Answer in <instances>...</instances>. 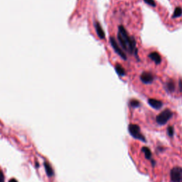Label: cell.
<instances>
[{
	"mask_svg": "<svg viewBox=\"0 0 182 182\" xmlns=\"http://www.w3.org/2000/svg\"><path fill=\"white\" fill-rule=\"evenodd\" d=\"M117 38L120 45L125 51H129L131 54H133L134 51L136 50V40L134 36H129L124 26H119Z\"/></svg>",
	"mask_w": 182,
	"mask_h": 182,
	"instance_id": "1",
	"label": "cell"
},
{
	"mask_svg": "<svg viewBox=\"0 0 182 182\" xmlns=\"http://www.w3.org/2000/svg\"><path fill=\"white\" fill-rule=\"evenodd\" d=\"M128 131L130 135L133 138L138 139L139 141H142L143 142H146V138L144 135L141 132V129L139 125L136 124H130L128 126Z\"/></svg>",
	"mask_w": 182,
	"mask_h": 182,
	"instance_id": "2",
	"label": "cell"
},
{
	"mask_svg": "<svg viewBox=\"0 0 182 182\" xmlns=\"http://www.w3.org/2000/svg\"><path fill=\"white\" fill-rule=\"evenodd\" d=\"M173 115L174 114H173L172 111H171L170 109H164V111L160 112V114L156 117L157 123L160 125H164L167 124V122L172 117Z\"/></svg>",
	"mask_w": 182,
	"mask_h": 182,
	"instance_id": "3",
	"label": "cell"
},
{
	"mask_svg": "<svg viewBox=\"0 0 182 182\" xmlns=\"http://www.w3.org/2000/svg\"><path fill=\"white\" fill-rule=\"evenodd\" d=\"M171 182H182V168L175 167L170 171Z\"/></svg>",
	"mask_w": 182,
	"mask_h": 182,
	"instance_id": "4",
	"label": "cell"
},
{
	"mask_svg": "<svg viewBox=\"0 0 182 182\" xmlns=\"http://www.w3.org/2000/svg\"><path fill=\"white\" fill-rule=\"evenodd\" d=\"M109 41H110L111 46H112L113 49H114L115 51L117 54L119 55L120 57H121L122 58H123L124 60H127V56L125 55L124 51H123L120 48L119 45H118V44L117 43V41H116L115 38L114 37H110V38H109Z\"/></svg>",
	"mask_w": 182,
	"mask_h": 182,
	"instance_id": "5",
	"label": "cell"
},
{
	"mask_svg": "<svg viewBox=\"0 0 182 182\" xmlns=\"http://www.w3.org/2000/svg\"><path fill=\"white\" fill-rule=\"evenodd\" d=\"M154 79V78L152 73H149V72H143L140 75L141 81L145 84L152 83Z\"/></svg>",
	"mask_w": 182,
	"mask_h": 182,
	"instance_id": "6",
	"label": "cell"
},
{
	"mask_svg": "<svg viewBox=\"0 0 182 182\" xmlns=\"http://www.w3.org/2000/svg\"><path fill=\"white\" fill-rule=\"evenodd\" d=\"M142 152L144 153V157L147 160L151 161L153 167H154L155 164H156V162L153 160L152 158V154L151 150H150L147 146H143L142 148Z\"/></svg>",
	"mask_w": 182,
	"mask_h": 182,
	"instance_id": "7",
	"label": "cell"
},
{
	"mask_svg": "<svg viewBox=\"0 0 182 182\" xmlns=\"http://www.w3.org/2000/svg\"><path fill=\"white\" fill-rule=\"evenodd\" d=\"M94 26L95 28V31H96L97 34L100 39H104L105 38V33L104 32L103 29H102L101 25L98 22L95 21L94 22Z\"/></svg>",
	"mask_w": 182,
	"mask_h": 182,
	"instance_id": "8",
	"label": "cell"
},
{
	"mask_svg": "<svg viewBox=\"0 0 182 182\" xmlns=\"http://www.w3.org/2000/svg\"><path fill=\"white\" fill-rule=\"evenodd\" d=\"M148 103H149V105L151 106V107H152L153 108L156 109H160L161 107L163 106V103H162V101L153 98L149 99V100H148Z\"/></svg>",
	"mask_w": 182,
	"mask_h": 182,
	"instance_id": "9",
	"label": "cell"
},
{
	"mask_svg": "<svg viewBox=\"0 0 182 182\" xmlns=\"http://www.w3.org/2000/svg\"><path fill=\"white\" fill-rule=\"evenodd\" d=\"M149 57L151 58L157 65L160 64L161 62H162V57H161L160 55L159 54V53L155 52V51L150 53L149 54Z\"/></svg>",
	"mask_w": 182,
	"mask_h": 182,
	"instance_id": "10",
	"label": "cell"
},
{
	"mask_svg": "<svg viewBox=\"0 0 182 182\" xmlns=\"http://www.w3.org/2000/svg\"><path fill=\"white\" fill-rule=\"evenodd\" d=\"M44 167H45L46 173L47 176H49V177H51V176H54V169H53L52 167L51 166V164H49V162H44Z\"/></svg>",
	"mask_w": 182,
	"mask_h": 182,
	"instance_id": "11",
	"label": "cell"
},
{
	"mask_svg": "<svg viewBox=\"0 0 182 182\" xmlns=\"http://www.w3.org/2000/svg\"><path fill=\"white\" fill-rule=\"evenodd\" d=\"M115 68L116 73L118 74V75H120V76H124L125 75V68H123L121 65L119 64V63H117L115 66Z\"/></svg>",
	"mask_w": 182,
	"mask_h": 182,
	"instance_id": "12",
	"label": "cell"
},
{
	"mask_svg": "<svg viewBox=\"0 0 182 182\" xmlns=\"http://www.w3.org/2000/svg\"><path fill=\"white\" fill-rule=\"evenodd\" d=\"M166 88H167L168 91L169 92L174 91L175 90L174 81L172 79H169V80H168V82L167 83V86H166Z\"/></svg>",
	"mask_w": 182,
	"mask_h": 182,
	"instance_id": "13",
	"label": "cell"
},
{
	"mask_svg": "<svg viewBox=\"0 0 182 182\" xmlns=\"http://www.w3.org/2000/svg\"><path fill=\"white\" fill-rule=\"evenodd\" d=\"M182 15V9L180 7H177L176 9H175L174 15H173L172 17L173 18H177V17H181Z\"/></svg>",
	"mask_w": 182,
	"mask_h": 182,
	"instance_id": "14",
	"label": "cell"
},
{
	"mask_svg": "<svg viewBox=\"0 0 182 182\" xmlns=\"http://www.w3.org/2000/svg\"><path fill=\"white\" fill-rule=\"evenodd\" d=\"M130 105L133 108H136V107H138L140 105V102L137 100H132L130 102Z\"/></svg>",
	"mask_w": 182,
	"mask_h": 182,
	"instance_id": "15",
	"label": "cell"
},
{
	"mask_svg": "<svg viewBox=\"0 0 182 182\" xmlns=\"http://www.w3.org/2000/svg\"><path fill=\"white\" fill-rule=\"evenodd\" d=\"M167 135L170 137H172L174 135V129L172 126H169L167 128Z\"/></svg>",
	"mask_w": 182,
	"mask_h": 182,
	"instance_id": "16",
	"label": "cell"
},
{
	"mask_svg": "<svg viewBox=\"0 0 182 182\" xmlns=\"http://www.w3.org/2000/svg\"><path fill=\"white\" fill-rule=\"evenodd\" d=\"M144 1L146 3V4L149 5V6L154 7H156V3H155L154 0H144Z\"/></svg>",
	"mask_w": 182,
	"mask_h": 182,
	"instance_id": "17",
	"label": "cell"
},
{
	"mask_svg": "<svg viewBox=\"0 0 182 182\" xmlns=\"http://www.w3.org/2000/svg\"><path fill=\"white\" fill-rule=\"evenodd\" d=\"M0 182H4V175L1 170H0Z\"/></svg>",
	"mask_w": 182,
	"mask_h": 182,
	"instance_id": "18",
	"label": "cell"
},
{
	"mask_svg": "<svg viewBox=\"0 0 182 182\" xmlns=\"http://www.w3.org/2000/svg\"><path fill=\"white\" fill-rule=\"evenodd\" d=\"M178 86H179V91L182 92V79H179V81H178Z\"/></svg>",
	"mask_w": 182,
	"mask_h": 182,
	"instance_id": "19",
	"label": "cell"
},
{
	"mask_svg": "<svg viewBox=\"0 0 182 182\" xmlns=\"http://www.w3.org/2000/svg\"><path fill=\"white\" fill-rule=\"evenodd\" d=\"M9 182H18V181H17L15 178H12V179H10L9 181Z\"/></svg>",
	"mask_w": 182,
	"mask_h": 182,
	"instance_id": "20",
	"label": "cell"
},
{
	"mask_svg": "<svg viewBox=\"0 0 182 182\" xmlns=\"http://www.w3.org/2000/svg\"><path fill=\"white\" fill-rule=\"evenodd\" d=\"M36 167H38V162H36Z\"/></svg>",
	"mask_w": 182,
	"mask_h": 182,
	"instance_id": "21",
	"label": "cell"
}]
</instances>
